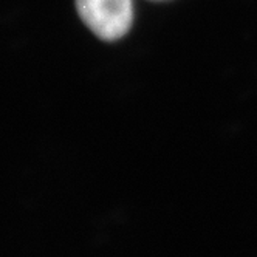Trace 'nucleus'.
<instances>
[{
	"label": "nucleus",
	"mask_w": 257,
	"mask_h": 257,
	"mask_svg": "<svg viewBox=\"0 0 257 257\" xmlns=\"http://www.w3.org/2000/svg\"><path fill=\"white\" fill-rule=\"evenodd\" d=\"M76 10L90 31L107 42L121 39L134 22L132 0H76Z\"/></svg>",
	"instance_id": "nucleus-1"
}]
</instances>
